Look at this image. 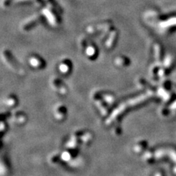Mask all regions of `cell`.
Here are the masks:
<instances>
[{
    "instance_id": "6da1fadb",
    "label": "cell",
    "mask_w": 176,
    "mask_h": 176,
    "mask_svg": "<svg viewBox=\"0 0 176 176\" xmlns=\"http://www.w3.org/2000/svg\"><path fill=\"white\" fill-rule=\"evenodd\" d=\"M28 64L34 69H42L45 67V62L38 55L33 54L28 58Z\"/></svg>"
},
{
    "instance_id": "7a4b0ae2",
    "label": "cell",
    "mask_w": 176,
    "mask_h": 176,
    "mask_svg": "<svg viewBox=\"0 0 176 176\" xmlns=\"http://www.w3.org/2000/svg\"><path fill=\"white\" fill-rule=\"evenodd\" d=\"M71 62L68 59L63 60L58 64V70H60V72L63 74H69L70 71H71Z\"/></svg>"
},
{
    "instance_id": "3957f363",
    "label": "cell",
    "mask_w": 176,
    "mask_h": 176,
    "mask_svg": "<svg viewBox=\"0 0 176 176\" xmlns=\"http://www.w3.org/2000/svg\"><path fill=\"white\" fill-rule=\"evenodd\" d=\"M86 47L85 49V55L88 57V58L91 59V60H94L93 58L96 57V56L97 55V50H96V46L93 45V44H90L88 46H85Z\"/></svg>"
},
{
    "instance_id": "277c9868",
    "label": "cell",
    "mask_w": 176,
    "mask_h": 176,
    "mask_svg": "<svg viewBox=\"0 0 176 176\" xmlns=\"http://www.w3.org/2000/svg\"><path fill=\"white\" fill-rule=\"evenodd\" d=\"M115 64L118 67L124 68L128 66V64H130V60L126 57L123 56V55H120V56L117 57L115 58Z\"/></svg>"
}]
</instances>
